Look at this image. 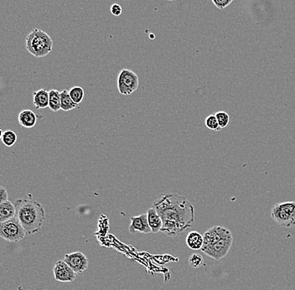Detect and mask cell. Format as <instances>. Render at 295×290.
I'll list each match as a JSON object with an SVG mask.
<instances>
[{
	"mask_svg": "<svg viewBox=\"0 0 295 290\" xmlns=\"http://www.w3.org/2000/svg\"><path fill=\"white\" fill-rule=\"evenodd\" d=\"M16 215V206L11 201L7 200L6 202L0 204V224L11 220Z\"/></svg>",
	"mask_w": 295,
	"mask_h": 290,
	"instance_id": "5bb4252c",
	"label": "cell"
},
{
	"mask_svg": "<svg viewBox=\"0 0 295 290\" xmlns=\"http://www.w3.org/2000/svg\"><path fill=\"white\" fill-rule=\"evenodd\" d=\"M4 132L2 131V129H0V139H2V135H3Z\"/></svg>",
	"mask_w": 295,
	"mask_h": 290,
	"instance_id": "4316f807",
	"label": "cell"
},
{
	"mask_svg": "<svg viewBox=\"0 0 295 290\" xmlns=\"http://www.w3.org/2000/svg\"><path fill=\"white\" fill-rule=\"evenodd\" d=\"M18 120L21 126L26 129H31L36 126L37 123V116L33 111L26 109V110L21 111L20 113Z\"/></svg>",
	"mask_w": 295,
	"mask_h": 290,
	"instance_id": "7c38bea8",
	"label": "cell"
},
{
	"mask_svg": "<svg viewBox=\"0 0 295 290\" xmlns=\"http://www.w3.org/2000/svg\"><path fill=\"white\" fill-rule=\"evenodd\" d=\"M211 1L219 10H223L227 7L233 0H211Z\"/></svg>",
	"mask_w": 295,
	"mask_h": 290,
	"instance_id": "cb8c5ba5",
	"label": "cell"
},
{
	"mask_svg": "<svg viewBox=\"0 0 295 290\" xmlns=\"http://www.w3.org/2000/svg\"><path fill=\"white\" fill-rule=\"evenodd\" d=\"M49 108L54 113L62 109L61 106V92L52 89L49 92Z\"/></svg>",
	"mask_w": 295,
	"mask_h": 290,
	"instance_id": "e0dca14e",
	"label": "cell"
},
{
	"mask_svg": "<svg viewBox=\"0 0 295 290\" xmlns=\"http://www.w3.org/2000/svg\"><path fill=\"white\" fill-rule=\"evenodd\" d=\"M26 233L16 216L0 224V237L6 241L18 242L23 240Z\"/></svg>",
	"mask_w": 295,
	"mask_h": 290,
	"instance_id": "5b68a950",
	"label": "cell"
},
{
	"mask_svg": "<svg viewBox=\"0 0 295 290\" xmlns=\"http://www.w3.org/2000/svg\"><path fill=\"white\" fill-rule=\"evenodd\" d=\"M231 231L229 229L221 226H215L205 231L203 235L204 238V245L203 246H210L216 243L221 239L231 235Z\"/></svg>",
	"mask_w": 295,
	"mask_h": 290,
	"instance_id": "30bf717a",
	"label": "cell"
},
{
	"mask_svg": "<svg viewBox=\"0 0 295 290\" xmlns=\"http://www.w3.org/2000/svg\"><path fill=\"white\" fill-rule=\"evenodd\" d=\"M7 200H9L8 191L6 187L0 185V204L6 202Z\"/></svg>",
	"mask_w": 295,
	"mask_h": 290,
	"instance_id": "d4e9b609",
	"label": "cell"
},
{
	"mask_svg": "<svg viewBox=\"0 0 295 290\" xmlns=\"http://www.w3.org/2000/svg\"><path fill=\"white\" fill-rule=\"evenodd\" d=\"M131 223L129 226V232L132 234L139 233L149 234L152 233L151 228L148 222V216L147 213L141 214L139 216H132Z\"/></svg>",
	"mask_w": 295,
	"mask_h": 290,
	"instance_id": "8fae6325",
	"label": "cell"
},
{
	"mask_svg": "<svg viewBox=\"0 0 295 290\" xmlns=\"http://www.w3.org/2000/svg\"><path fill=\"white\" fill-rule=\"evenodd\" d=\"M271 216L279 226L290 228L295 226V201L277 203L272 206Z\"/></svg>",
	"mask_w": 295,
	"mask_h": 290,
	"instance_id": "277c9868",
	"label": "cell"
},
{
	"mask_svg": "<svg viewBox=\"0 0 295 290\" xmlns=\"http://www.w3.org/2000/svg\"><path fill=\"white\" fill-rule=\"evenodd\" d=\"M54 277L58 282H73L76 279L77 273L72 269V267L65 262L64 260H60L55 264Z\"/></svg>",
	"mask_w": 295,
	"mask_h": 290,
	"instance_id": "9c48e42d",
	"label": "cell"
},
{
	"mask_svg": "<svg viewBox=\"0 0 295 290\" xmlns=\"http://www.w3.org/2000/svg\"><path fill=\"white\" fill-rule=\"evenodd\" d=\"M34 105L37 109H42L49 107V92L46 89L34 92Z\"/></svg>",
	"mask_w": 295,
	"mask_h": 290,
	"instance_id": "9a60e30c",
	"label": "cell"
},
{
	"mask_svg": "<svg viewBox=\"0 0 295 290\" xmlns=\"http://www.w3.org/2000/svg\"><path fill=\"white\" fill-rule=\"evenodd\" d=\"M16 217L26 231V235L31 236L41 231L46 212L44 206L32 198V195L21 198L15 202Z\"/></svg>",
	"mask_w": 295,
	"mask_h": 290,
	"instance_id": "7a4b0ae2",
	"label": "cell"
},
{
	"mask_svg": "<svg viewBox=\"0 0 295 290\" xmlns=\"http://www.w3.org/2000/svg\"><path fill=\"white\" fill-rule=\"evenodd\" d=\"M215 115H216V119L218 121L219 126L221 127V129H224V128L228 126L229 122H230V117H229L228 113L225 111H219Z\"/></svg>",
	"mask_w": 295,
	"mask_h": 290,
	"instance_id": "7402d4cb",
	"label": "cell"
},
{
	"mask_svg": "<svg viewBox=\"0 0 295 290\" xmlns=\"http://www.w3.org/2000/svg\"><path fill=\"white\" fill-rule=\"evenodd\" d=\"M52 37L40 29H35L26 37V50L36 58L47 57L52 52Z\"/></svg>",
	"mask_w": 295,
	"mask_h": 290,
	"instance_id": "3957f363",
	"label": "cell"
},
{
	"mask_svg": "<svg viewBox=\"0 0 295 290\" xmlns=\"http://www.w3.org/2000/svg\"><path fill=\"white\" fill-rule=\"evenodd\" d=\"M61 106H62V110L68 112L77 108L78 104L73 102L70 96L69 92L64 90L61 92Z\"/></svg>",
	"mask_w": 295,
	"mask_h": 290,
	"instance_id": "ac0fdd59",
	"label": "cell"
},
{
	"mask_svg": "<svg viewBox=\"0 0 295 290\" xmlns=\"http://www.w3.org/2000/svg\"><path fill=\"white\" fill-rule=\"evenodd\" d=\"M188 261H189V264L191 267H194V268L200 267L202 266L203 263H204V258H203L202 256L200 254H197V253L191 255L189 257Z\"/></svg>",
	"mask_w": 295,
	"mask_h": 290,
	"instance_id": "603a6c76",
	"label": "cell"
},
{
	"mask_svg": "<svg viewBox=\"0 0 295 290\" xmlns=\"http://www.w3.org/2000/svg\"><path fill=\"white\" fill-rule=\"evenodd\" d=\"M205 126L207 129L212 130V131L218 132L221 130V127L219 126L218 121L216 119L215 114L208 116L205 120Z\"/></svg>",
	"mask_w": 295,
	"mask_h": 290,
	"instance_id": "44dd1931",
	"label": "cell"
},
{
	"mask_svg": "<svg viewBox=\"0 0 295 290\" xmlns=\"http://www.w3.org/2000/svg\"><path fill=\"white\" fill-rule=\"evenodd\" d=\"M69 94L75 103L79 105L85 97V92L81 87H74L69 91Z\"/></svg>",
	"mask_w": 295,
	"mask_h": 290,
	"instance_id": "ffe728a7",
	"label": "cell"
},
{
	"mask_svg": "<svg viewBox=\"0 0 295 290\" xmlns=\"http://www.w3.org/2000/svg\"><path fill=\"white\" fill-rule=\"evenodd\" d=\"M111 13L113 14L114 16H120L123 12L122 7L118 4H113L110 9Z\"/></svg>",
	"mask_w": 295,
	"mask_h": 290,
	"instance_id": "484cf974",
	"label": "cell"
},
{
	"mask_svg": "<svg viewBox=\"0 0 295 290\" xmlns=\"http://www.w3.org/2000/svg\"><path fill=\"white\" fill-rule=\"evenodd\" d=\"M148 216V222L151 228L152 233H158L161 231L163 226V221L159 214L157 213L156 210L154 207H151L146 212Z\"/></svg>",
	"mask_w": 295,
	"mask_h": 290,
	"instance_id": "4fadbf2b",
	"label": "cell"
},
{
	"mask_svg": "<svg viewBox=\"0 0 295 290\" xmlns=\"http://www.w3.org/2000/svg\"><path fill=\"white\" fill-rule=\"evenodd\" d=\"M17 138L18 137H17L16 132H14L13 130H7V131L4 132L1 140L6 147H12L17 142Z\"/></svg>",
	"mask_w": 295,
	"mask_h": 290,
	"instance_id": "d6986e66",
	"label": "cell"
},
{
	"mask_svg": "<svg viewBox=\"0 0 295 290\" xmlns=\"http://www.w3.org/2000/svg\"><path fill=\"white\" fill-rule=\"evenodd\" d=\"M167 1H175V0H167Z\"/></svg>",
	"mask_w": 295,
	"mask_h": 290,
	"instance_id": "83f0119b",
	"label": "cell"
},
{
	"mask_svg": "<svg viewBox=\"0 0 295 290\" xmlns=\"http://www.w3.org/2000/svg\"><path fill=\"white\" fill-rule=\"evenodd\" d=\"M186 244L190 249L201 250L204 245L202 235L196 231H190L186 236Z\"/></svg>",
	"mask_w": 295,
	"mask_h": 290,
	"instance_id": "2e32d148",
	"label": "cell"
},
{
	"mask_svg": "<svg viewBox=\"0 0 295 290\" xmlns=\"http://www.w3.org/2000/svg\"><path fill=\"white\" fill-rule=\"evenodd\" d=\"M233 243V236L232 234L224 237L216 243L207 246H202L201 251L208 257H211L215 260H221L228 254Z\"/></svg>",
	"mask_w": 295,
	"mask_h": 290,
	"instance_id": "52a82bcc",
	"label": "cell"
},
{
	"mask_svg": "<svg viewBox=\"0 0 295 290\" xmlns=\"http://www.w3.org/2000/svg\"><path fill=\"white\" fill-rule=\"evenodd\" d=\"M163 221L161 232L167 236H180L195 224V208L184 196L175 193L162 195L153 206Z\"/></svg>",
	"mask_w": 295,
	"mask_h": 290,
	"instance_id": "6da1fadb",
	"label": "cell"
},
{
	"mask_svg": "<svg viewBox=\"0 0 295 290\" xmlns=\"http://www.w3.org/2000/svg\"><path fill=\"white\" fill-rule=\"evenodd\" d=\"M63 260L72 267V269L77 274H82V272L88 269V257L82 252H75L70 254H66Z\"/></svg>",
	"mask_w": 295,
	"mask_h": 290,
	"instance_id": "ba28073f",
	"label": "cell"
},
{
	"mask_svg": "<svg viewBox=\"0 0 295 290\" xmlns=\"http://www.w3.org/2000/svg\"><path fill=\"white\" fill-rule=\"evenodd\" d=\"M139 84L138 75L131 70H122L118 75V89L122 95H131L138 89Z\"/></svg>",
	"mask_w": 295,
	"mask_h": 290,
	"instance_id": "8992f818",
	"label": "cell"
}]
</instances>
